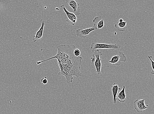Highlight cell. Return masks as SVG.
Instances as JSON below:
<instances>
[{
	"instance_id": "cell-8",
	"label": "cell",
	"mask_w": 154,
	"mask_h": 114,
	"mask_svg": "<svg viewBox=\"0 0 154 114\" xmlns=\"http://www.w3.org/2000/svg\"><path fill=\"white\" fill-rule=\"evenodd\" d=\"M66 4L72 9L73 13L75 15H80L81 14L80 5L75 0H66Z\"/></svg>"
},
{
	"instance_id": "cell-5",
	"label": "cell",
	"mask_w": 154,
	"mask_h": 114,
	"mask_svg": "<svg viewBox=\"0 0 154 114\" xmlns=\"http://www.w3.org/2000/svg\"><path fill=\"white\" fill-rule=\"evenodd\" d=\"M60 8L62 11L66 14L67 16L66 22L74 26L77 21L76 16L73 13L68 11L66 8L65 5H61Z\"/></svg>"
},
{
	"instance_id": "cell-3",
	"label": "cell",
	"mask_w": 154,
	"mask_h": 114,
	"mask_svg": "<svg viewBox=\"0 0 154 114\" xmlns=\"http://www.w3.org/2000/svg\"><path fill=\"white\" fill-rule=\"evenodd\" d=\"M126 55L122 52L119 51L117 55L112 57L109 62L113 65L119 66L121 65L122 63L126 62Z\"/></svg>"
},
{
	"instance_id": "cell-11",
	"label": "cell",
	"mask_w": 154,
	"mask_h": 114,
	"mask_svg": "<svg viewBox=\"0 0 154 114\" xmlns=\"http://www.w3.org/2000/svg\"><path fill=\"white\" fill-rule=\"evenodd\" d=\"M112 92L113 96V103L114 104L117 103L116 97L118 94V92L121 90V88L119 87V85L116 84L114 83L112 85Z\"/></svg>"
},
{
	"instance_id": "cell-4",
	"label": "cell",
	"mask_w": 154,
	"mask_h": 114,
	"mask_svg": "<svg viewBox=\"0 0 154 114\" xmlns=\"http://www.w3.org/2000/svg\"><path fill=\"white\" fill-rule=\"evenodd\" d=\"M94 55L95 57L94 65L96 69V72L98 74H101L102 59L100 58V56L102 55V52L98 49H97L94 52Z\"/></svg>"
},
{
	"instance_id": "cell-7",
	"label": "cell",
	"mask_w": 154,
	"mask_h": 114,
	"mask_svg": "<svg viewBox=\"0 0 154 114\" xmlns=\"http://www.w3.org/2000/svg\"><path fill=\"white\" fill-rule=\"evenodd\" d=\"M145 99H137L134 103V108L138 112L141 113L143 110L148 108V105H146L145 103Z\"/></svg>"
},
{
	"instance_id": "cell-6",
	"label": "cell",
	"mask_w": 154,
	"mask_h": 114,
	"mask_svg": "<svg viewBox=\"0 0 154 114\" xmlns=\"http://www.w3.org/2000/svg\"><path fill=\"white\" fill-rule=\"evenodd\" d=\"M97 30L94 26L90 28L83 29L82 28L76 30L75 34L77 37L82 38H85L87 37L91 32Z\"/></svg>"
},
{
	"instance_id": "cell-13",
	"label": "cell",
	"mask_w": 154,
	"mask_h": 114,
	"mask_svg": "<svg viewBox=\"0 0 154 114\" xmlns=\"http://www.w3.org/2000/svg\"><path fill=\"white\" fill-rule=\"evenodd\" d=\"M127 23L123 21L122 22H117L115 25L114 27L119 31L124 32L126 30Z\"/></svg>"
},
{
	"instance_id": "cell-18",
	"label": "cell",
	"mask_w": 154,
	"mask_h": 114,
	"mask_svg": "<svg viewBox=\"0 0 154 114\" xmlns=\"http://www.w3.org/2000/svg\"><path fill=\"white\" fill-rule=\"evenodd\" d=\"M75 1H79V0H75Z\"/></svg>"
},
{
	"instance_id": "cell-1",
	"label": "cell",
	"mask_w": 154,
	"mask_h": 114,
	"mask_svg": "<svg viewBox=\"0 0 154 114\" xmlns=\"http://www.w3.org/2000/svg\"><path fill=\"white\" fill-rule=\"evenodd\" d=\"M76 47L73 44L59 46L57 47L58 52L55 55L37 62V64L38 65L49 60L56 59L60 69L59 75L65 77L67 84L72 83L73 76L78 78L82 75L80 69L82 58L74 55V51Z\"/></svg>"
},
{
	"instance_id": "cell-14",
	"label": "cell",
	"mask_w": 154,
	"mask_h": 114,
	"mask_svg": "<svg viewBox=\"0 0 154 114\" xmlns=\"http://www.w3.org/2000/svg\"><path fill=\"white\" fill-rule=\"evenodd\" d=\"M148 58L149 59L151 63V66L152 68V70L151 72V74H154V62L152 59V56L151 55H148Z\"/></svg>"
},
{
	"instance_id": "cell-15",
	"label": "cell",
	"mask_w": 154,
	"mask_h": 114,
	"mask_svg": "<svg viewBox=\"0 0 154 114\" xmlns=\"http://www.w3.org/2000/svg\"><path fill=\"white\" fill-rule=\"evenodd\" d=\"M74 54L76 56H79L81 55V52L79 49H75L74 51Z\"/></svg>"
},
{
	"instance_id": "cell-17",
	"label": "cell",
	"mask_w": 154,
	"mask_h": 114,
	"mask_svg": "<svg viewBox=\"0 0 154 114\" xmlns=\"http://www.w3.org/2000/svg\"><path fill=\"white\" fill-rule=\"evenodd\" d=\"M124 21V20L122 19H119V22H122Z\"/></svg>"
},
{
	"instance_id": "cell-10",
	"label": "cell",
	"mask_w": 154,
	"mask_h": 114,
	"mask_svg": "<svg viewBox=\"0 0 154 114\" xmlns=\"http://www.w3.org/2000/svg\"><path fill=\"white\" fill-rule=\"evenodd\" d=\"M94 27L96 30L101 29L104 26V20L101 16H97L93 20Z\"/></svg>"
},
{
	"instance_id": "cell-12",
	"label": "cell",
	"mask_w": 154,
	"mask_h": 114,
	"mask_svg": "<svg viewBox=\"0 0 154 114\" xmlns=\"http://www.w3.org/2000/svg\"><path fill=\"white\" fill-rule=\"evenodd\" d=\"M125 90V86L124 85L122 90L117 95V100L121 103H124L126 100V96Z\"/></svg>"
},
{
	"instance_id": "cell-16",
	"label": "cell",
	"mask_w": 154,
	"mask_h": 114,
	"mask_svg": "<svg viewBox=\"0 0 154 114\" xmlns=\"http://www.w3.org/2000/svg\"><path fill=\"white\" fill-rule=\"evenodd\" d=\"M41 82L42 84H47L48 81L47 77H44L42 78L41 80Z\"/></svg>"
},
{
	"instance_id": "cell-9",
	"label": "cell",
	"mask_w": 154,
	"mask_h": 114,
	"mask_svg": "<svg viewBox=\"0 0 154 114\" xmlns=\"http://www.w3.org/2000/svg\"><path fill=\"white\" fill-rule=\"evenodd\" d=\"M41 22L42 23L41 27L40 29L33 36L32 40L34 42L41 41L42 39L44 27L45 26V21L42 19H41Z\"/></svg>"
},
{
	"instance_id": "cell-2",
	"label": "cell",
	"mask_w": 154,
	"mask_h": 114,
	"mask_svg": "<svg viewBox=\"0 0 154 114\" xmlns=\"http://www.w3.org/2000/svg\"><path fill=\"white\" fill-rule=\"evenodd\" d=\"M121 46L117 44H106L99 43H92L91 45V49L92 52H94L95 50L98 49H119Z\"/></svg>"
}]
</instances>
